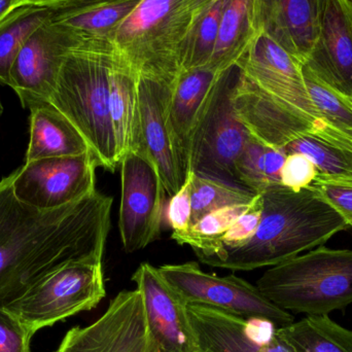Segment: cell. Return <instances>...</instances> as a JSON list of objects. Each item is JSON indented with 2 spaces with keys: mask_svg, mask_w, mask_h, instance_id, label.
<instances>
[{
  "mask_svg": "<svg viewBox=\"0 0 352 352\" xmlns=\"http://www.w3.org/2000/svg\"><path fill=\"white\" fill-rule=\"evenodd\" d=\"M56 352H154L140 292L118 294L96 322L68 331Z\"/></svg>",
  "mask_w": 352,
  "mask_h": 352,
  "instance_id": "12",
  "label": "cell"
},
{
  "mask_svg": "<svg viewBox=\"0 0 352 352\" xmlns=\"http://www.w3.org/2000/svg\"><path fill=\"white\" fill-rule=\"evenodd\" d=\"M105 295L102 260L76 261L43 277L6 308L36 333L92 310Z\"/></svg>",
  "mask_w": 352,
  "mask_h": 352,
  "instance_id": "6",
  "label": "cell"
},
{
  "mask_svg": "<svg viewBox=\"0 0 352 352\" xmlns=\"http://www.w3.org/2000/svg\"><path fill=\"white\" fill-rule=\"evenodd\" d=\"M263 215L262 195L258 194L248 210L244 211L232 227L226 232L225 235L219 239V246L212 254H217L223 250L240 248L245 244L248 240L252 239L260 226Z\"/></svg>",
  "mask_w": 352,
  "mask_h": 352,
  "instance_id": "33",
  "label": "cell"
},
{
  "mask_svg": "<svg viewBox=\"0 0 352 352\" xmlns=\"http://www.w3.org/2000/svg\"><path fill=\"white\" fill-rule=\"evenodd\" d=\"M258 289L285 311L329 316L352 304V250L320 246L270 267Z\"/></svg>",
  "mask_w": 352,
  "mask_h": 352,
  "instance_id": "4",
  "label": "cell"
},
{
  "mask_svg": "<svg viewBox=\"0 0 352 352\" xmlns=\"http://www.w3.org/2000/svg\"><path fill=\"white\" fill-rule=\"evenodd\" d=\"M192 225L207 213L232 205L248 204L258 194L226 180L190 171ZM190 225V226H192Z\"/></svg>",
  "mask_w": 352,
  "mask_h": 352,
  "instance_id": "29",
  "label": "cell"
},
{
  "mask_svg": "<svg viewBox=\"0 0 352 352\" xmlns=\"http://www.w3.org/2000/svg\"><path fill=\"white\" fill-rule=\"evenodd\" d=\"M78 43L52 21L27 39L10 69V88L24 109L50 102L68 54Z\"/></svg>",
  "mask_w": 352,
  "mask_h": 352,
  "instance_id": "13",
  "label": "cell"
},
{
  "mask_svg": "<svg viewBox=\"0 0 352 352\" xmlns=\"http://www.w3.org/2000/svg\"><path fill=\"white\" fill-rule=\"evenodd\" d=\"M55 14L53 4H22L0 20V85L10 86L12 63L27 39Z\"/></svg>",
  "mask_w": 352,
  "mask_h": 352,
  "instance_id": "26",
  "label": "cell"
},
{
  "mask_svg": "<svg viewBox=\"0 0 352 352\" xmlns=\"http://www.w3.org/2000/svg\"><path fill=\"white\" fill-rule=\"evenodd\" d=\"M97 167L92 152L26 162L14 171V194L19 200L41 210L59 208L96 190Z\"/></svg>",
  "mask_w": 352,
  "mask_h": 352,
  "instance_id": "10",
  "label": "cell"
},
{
  "mask_svg": "<svg viewBox=\"0 0 352 352\" xmlns=\"http://www.w3.org/2000/svg\"><path fill=\"white\" fill-rule=\"evenodd\" d=\"M303 76L320 121L352 142V98L324 84L305 65Z\"/></svg>",
  "mask_w": 352,
  "mask_h": 352,
  "instance_id": "32",
  "label": "cell"
},
{
  "mask_svg": "<svg viewBox=\"0 0 352 352\" xmlns=\"http://www.w3.org/2000/svg\"><path fill=\"white\" fill-rule=\"evenodd\" d=\"M87 152L91 150L82 134L54 105L47 102L31 107L26 162L78 156Z\"/></svg>",
  "mask_w": 352,
  "mask_h": 352,
  "instance_id": "22",
  "label": "cell"
},
{
  "mask_svg": "<svg viewBox=\"0 0 352 352\" xmlns=\"http://www.w3.org/2000/svg\"><path fill=\"white\" fill-rule=\"evenodd\" d=\"M2 113H3V107H2L1 100H0V117H1Z\"/></svg>",
  "mask_w": 352,
  "mask_h": 352,
  "instance_id": "41",
  "label": "cell"
},
{
  "mask_svg": "<svg viewBox=\"0 0 352 352\" xmlns=\"http://www.w3.org/2000/svg\"><path fill=\"white\" fill-rule=\"evenodd\" d=\"M215 0H188L190 8H192L194 16L200 14L205 8H208Z\"/></svg>",
  "mask_w": 352,
  "mask_h": 352,
  "instance_id": "39",
  "label": "cell"
},
{
  "mask_svg": "<svg viewBox=\"0 0 352 352\" xmlns=\"http://www.w3.org/2000/svg\"><path fill=\"white\" fill-rule=\"evenodd\" d=\"M309 188L320 195L352 228V184L316 179Z\"/></svg>",
  "mask_w": 352,
  "mask_h": 352,
  "instance_id": "36",
  "label": "cell"
},
{
  "mask_svg": "<svg viewBox=\"0 0 352 352\" xmlns=\"http://www.w3.org/2000/svg\"><path fill=\"white\" fill-rule=\"evenodd\" d=\"M171 87L173 85L146 78H140L138 86V151L154 163L169 197L175 195L186 180L178 164L167 120Z\"/></svg>",
  "mask_w": 352,
  "mask_h": 352,
  "instance_id": "18",
  "label": "cell"
},
{
  "mask_svg": "<svg viewBox=\"0 0 352 352\" xmlns=\"http://www.w3.org/2000/svg\"><path fill=\"white\" fill-rule=\"evenodd\" d=\"M236 66L219 76L197 127L190 150V171L238 184L235 162L252 135L234 109ZM240 186V184H239Z\"/></svg>",
  "mask_w": 352,
  "mask_h": 352,
  "instance_id": "8",
  "label": "cell"
},
{
  "mask_svg": "<svg viewBox=\"0 0 352 352\" xmlns=\"http://www.w3.org/2000/svg\"><path fill=\"white\" fill-rule=\"evenodd\" d=\"M326 4L327 0H254V30L304 64L320 34Z\"/></svg>",
  "mask_w": 352,
  "mask_h": 352,
  "instance_id": "17",
  "label": "cell"
},
{
  "mask_svg": "<svg viewBox=\"0 0 352 352\" xmlns=\"http://www.w3.org/2000/svg\"><path fill=\"white\" fill-rule=\"evenodd\" d=\"M65 0H20V6L22 4H55Z\"/></svg>",
  "mask_w": 352,
  "mask_h": 352,
  "instance_id": "40",
  "label": "cell"
},
{
  "mask_svg": "<svg viewBox=\"0 0 352 352\" xmlns=\"http://www.w3.org/2000/svg\"><path fill=\"white\" fill-rule=\"evenodd\" d=\"M318 175L316 165L305 155L299 153L287 155L281 169V186L299 192L309 188Z\"/></svg>",
  "mask_w": 352,
  "mask_h": 352,
  "instance_id": "35",
  "label": "cell"
},
{
  "mask_svg": "<svg viewBox=\"0 0 352 352\" xmlns=\"http://www.w3.org/2000/svg\"><path fill=\"white\" fill-rule=\"evenodd\" d=\"M113 51V43L72 50L50 99L82 134L99 167L113 173L121 163L109 103Z\"/></svg>",
  "mask_w": 352,
  "mask_h": 352,
  "instance_id": "3",
  "label": "cell"
},
{
  "mask_svg": "<svg viewBox=\"0 0 352 352\" xmlns=\"http://www.w3.org/2000/svg\"><path fill=\"white\" fill-rule=\"evenodd\" d=\"M142 294L154 352H200L186 304L164 280L158 268L142 263L132 275Z\"/></svg>",
  "mask_w": 352,
  "mask_h": 352,
  "instance_id": "14",
  "label": "cell"
},
{
  "mask_svg": "<svg viewBox=\"0 0 352 352\" xmlns=\"http://www.w3.org/2000/svg\"><path fill=\"white\" fill-rule=\"evenodd\" d=\"M261 195L263 215L254 237L240 248L198 256L200 262L232 271L272 267L320 248L336 234L351 228L309 188L295 192L274 186Z\"/></svg>",
  "mask_w": 352,
  "mask_h": 352,
  "instance_id": "2",
  "label": "cell"
},
{
  "mask_svg": "<svg viewBox=\"0 0 352 352\" xmlns=\"http://www.w3.org/2000/svg\"><path fill=\"white\" fill-rule=\"evenodd\" d=\"M142 0H65L55 6L52 18L82 45L113 43L124 21Z\"/></svg>",
  "mask_w": 352,
  "mask_h": 352,
  "instance_id": "21",
  "label": "cell"
},
{
  "mask_svg": "<svg viewBox=\"0 0 352 352\" xmlns=\"http://www.w3.org/2000/svg\"><path fill=\"white\" fill-rule=\"evenodd\" d=\"M138 86V72L113 51L109 103L121 161L126 154L136 152L140 146Z\"/></svg>",
  "mask_w": 352,
  "mask_h": 352,
  "instance_id": "23",
  "label": "cell"
},
{
  "mask_svg": "<svg viewBox=\"0 0 352 352\" xmlns=\"http://www.w3.org/2000/svg\"><path fill=\"white\" fill-rule=\"evenodd\" d=\"M120 165V235L124 250L132 254L160 238L167 194L156 166L144 153H128Z\"/></svg>",
  "mask_w": 352,
  "mask_h": 352,
  "instance_id": "9",
  "label": "cell"
},
{
  "mask_svg": "<svg viewBox=\"0 0 352 352\" xmlns=\"http://www.w3.org/2000/svg\"><path fill=\"white\" fill-rule=\"evenodd\" d=\"M250 204L252 202L232 205L207 213L195 221L186 233L171 238L179 245L190 246L197 256L212 254L219 246V239Z\"/></svg>",
  "mask_w": 352,
  "mask_h": 352,
  "instance_id": "31",
  "label": "cell"
},
{
  "mask_svg": "<svg viewBox=\"0 0 352 352\" xmlns=\"http://www.w3.org/2000/svg\"><path fill=\"white\" fill-rule=\"evenodd\" d=\"M194 18L188 0H142L116 33V53L140 78L173 85Z\"/></svg>",
  "mask_w": 352,
  "mask_h": 352,
  "instance_id": "5",
  "label": "cell"
},
{
  "mask_svg": "<svg viewBox=\"0 0 352 352\" xmlns=\"http://www.w3.org/2000/svg\"><path fill=\"white\" fill-rule=\"evenodd\" d=\"M158 270L186 305L205 306L244 318H266L278 328L295 322L289 311L275 305L256 285L234 274L204 272L196 262L163 265Z\"/></svg>",
  "mask_w": 352,
  "mask_h": 352,
  "instance_id": "7",
  "label": "cell"
},
{
  "mask_svg": "<svg viewBox=\"0 0 352 352\" xmlns=\"http://www.w3.org/2000/svg\"><path fill=\"white\" fill-rule=\"evenodd\" d=\"M347 3H349V6H351L352 10V0H346Z\"/></svg>",
  "mask_w": 352,
  "mask_h": 352,
  "instance_id": "42",
  "label": "cell"
},
{
  "mask_svg": "<svg viewBox=\"0 0 352 352\" xmlns=\"http://www.w3.org/2000/svg\"><path fill=\"white\" fill-rule=\"evenodd\" d=\"M223 72L208 67L182 70L171 87L167 120L178 164L186 179L190 173L195 132Z\"/></svg>",
  "mask_w": 352,
  "mask_h": 352,
  "instance_id": "20",
  "label": "cell"
},
{
  "mask_svg": "<svg viewBox=\"0 0 352 352\" xmlns=\"http://www.w3.org/2000/svg\"><path fill=\"white\" fill-rule=\"evenodd\" d=\"M303 65L352 98V10L346 0H327L320 34Z\"/></svg>",
  "mask_w": 352,
  "mask_h": 352,
  "instance_id": "19",
  "label": "cell"
},
{
  "mask_svg": "<svg viewBox=\"0 0 352 352\" xmlns=\"http://www.w3.org/2000/svg\"><path fill=\"white\" fill-rule=\"evenodd\" d=\"M277 334L294 352H352V330L329 316H307L277 328Z\"/></svg>",
  "mask_w": 352,
  "mask_h": 352,
  "instance_id": "25",
  "label": "cell"
},
{
  "mask_svg": "<svg viewBox=\"0 0 352 352\" xmlns=\"http://www.w3.org/2000/svg\"><path fill=\"white\" fill-rule=\"evenodd\" d=\"M236 67L242 78L267 96L318 123L324 124L310 99L304 80L303 64L266 35H256Z\"/></svg>",
  "mask_w": 352,
  "mask_h": 352,
  "instance_id": "11",
  "label": "cell"
},
{
  "mask_svg": "<svg viewBox=\"0 0 352 352\" xmlns=\"http://www.w3.org/2000/svg\"><path fill=\"white\" fill-rule=\"evenodd\" d=\"M34 334L16 314L0 307V352H32L31 340Z\"/></svg>",
  "mask_w": 352,
  "mask_h": 352,
  "instance_id": "34",
  "label": "cell"
},
{
  "mask_svg": "<svg viewBox=\"0 0 352 352\" xmlns=\"http://www.w3.org/2000/svg\"><path fill=\"white\" fill-rule=\"evenodd\" d=\"M19 6L20 0H0V20Z\"/></svg>",
  "mask_w": 352,
  "mask_h": 352,
  "instance_id": "38",
  "label": "cell"
},
{
  "mask_svg": "<svg viewBox=\"0 0 352 352\" xmlns=\"http://www.w3.org/2000/svg\"><path fill=\"white\" fill-rule=\"evenodd\" d=\"M200 352H294L266 318L232 316L201 305H186Z\"/></svg>",
  "mask_w": 352,
  "mask_h": 352,
  "instance_id": "15",
  "label": "cell"
},
{
  "mask_svg": "<svg viewBox=\"0 0 352 352\" xmlns=\"http://www.w3.org/2000/svg\"><path fill=\"white\" fill-rule=\"evenodd\" d=\"M14 173L0 182V307L76 261L102 260L113 197L92 194L52 210L16 198Z\"/></svg>",
  "mask_w": 352,
  "mask_h": 352,
  "instance_id": "1",
  "label": "cell"
},
{
  "mask_svg": "<svg viewBox=\"0 0 352 352\" xmlns=\"http://www.w3.org/2000/svg\"><path fill=\"white\" fill-rule=\"evenodd\" d=\"M281 150L285 155L299 153L308 157L318 169L316 179L352 184V148L349 146L310 133L296 138Z\"/></svg>",
  "mask_w": 352,
  "mask_h": 352,
  "instance_id": "28",
  "label": "cell"
},
{
  "mask_svg": "<svg viewBox=\"0 0 352 352\" xmlns=\"http://www.w3.org/2000/svg\"><path fill=\"white\" fill-rule=\"evenodd\" d=\"M225 3L226 0H215L195 16L184 45L182 70L208 67Z\"/></svg>",
  "mask_w": 352,
  "mask_h": 352,
  "instance_id": "30",
  "label": "cell"
},
{
  "mask_svg": "<svg viewBox=\"0 0 352 352\" xmlns=\"http://www.w3.org/2000/svg\"><path fill=\"white\" fill-rule=\"evenodd\" d=\"M168 221L173 236L186 233L192 225V198H190V175L184 186L170 197L168 204Z\"/></svg>",
  "mask_w": 352,
  "mask_h": 352,
  "instance_id": "37",
  "label": "cell"
},
{
  "mask_svg": "<svg viewBox=\"0 0 352 352\" xmlns=\"http://www.w3.org/2000/svg\"><path fill=\"white\" fill-rule=\"evenodd\" d=\"M232 101L238 118L250 135L273 148H285L306 134L331 135L335 132L324 124L318 123L267 96L242 78L239 72Z\"/></svg>",
  "mask_w": 352,
  "mask_h": 352,
  "instance_id": "16",
  "label": "cell"
},
{
  "mask_svg": "<svg viewBox=\"0 0 352 352\" xmlns=\"http://www.w3.org/2000/svg\"><path fill=\"white\" fill-rule=\"evenodd\" d=\"M254 0H226L219 34L208 68L223 72L236 66L256 37L252 23Z\"/></svg>",
  "mask_w": 352,
  "mask_h": 352,
  "instance_id": "24",
  "label": "cell"
},
{
  "mask_svg": "<svg viewBox=\"0 0 352 352\" xmlns=\"http://www.w3.org/2000/svg\"><path fill=\"white\" fill-rule=\"evenodd\" d=\"M287 155L281 148L263 144L254 138L246 142L235 162L238 184L256 194L281 186V169Z\"/></svg>",
  "mask_w": 352,
  "mask_h": 352,
  "instance_id": "27",
  "label": "cell"
}]
</instances>
